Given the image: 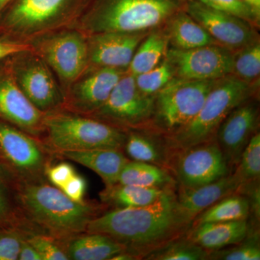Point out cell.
I'll return each instance as SVG.
<instances>
[{
  "mask_svg": "<svg viewBox=\"0 0 260 260\" xmlns=\"http://www.w3.org/2000/svg\"><path fill=\"white\" fill-rule=\"evenodd\" d=\"M191 224L170 189L146 206L107 210L90 222L85 233L110 237L138 259L185 235Z\"/></svg>",
  "mask_w": 260,
  "mask_h": 260,
  "instance_id": "obj_1",
  "label": "cell"
},
{
  "mask_svg": "<svg viewBox=\"0 0 260 260\" xmlns=\"http://www.w3.org/2000/svg\"><path fill=\"white\" fill-rule=\"evenodd\" d=\"M13 181L19 208L32 232L61 244L85 233L92 220L109 210L93 200L75 202L47 180Z\"/></svg>",
  "mask_w": 260,
  "mask_h": 260,
  "instance_id": "obj_2",
  "label": "cell"
},
{
  "mask_svg": "<svg viewBox=\"0 0 260 260\" xmlns=\"http://www.w3.org/2000/svg\"><path fill=\"white\" fill-rule=\"evenodd\" d=\"M189 0H90L82 13L88 31L138 32L165 25Z\"/></svg>",
  "mask_w": 260,
  "mask_h": 260,
  "instance_id": "obj_3",
  "label": "cell"
},
{
  "mask_svg": "<svg viewBox=\"0 0 260 260\" xmlns=\"http://www.w3.org/2000/svg\"><path fill=\"white\" fill-rule=\"evenodd\" d=\"M41 142L55 156L64 151L115 149L124 151L126 130L61 109L46 113Z\"/></svg>",
  "mask_w": 260,
  "mask_h": 260,
  "instance_id": "obj_4",
  "label": "cell"
},
{
  "mask_svg": "<svg viewBox=\"0 0 260 260\" xmlns=\"http://www.w3.org/2000/svg\"><path fill=\"white\" fill-rule=\"evenodd\" d=\"M251 84L234 75L218 79L194 119L180 129L166 137L172 155L179 151L215 139L217 130L229 113L251 99Z\"/></svg>",
  "mask_w": 260,
  "mask_h": 260,
  "instance_id": "obj_5",
  "label": "cell"
},
{
  "mask_svg": "<svg viewBox=\"0 0 260 260\" xmlns=\"http://www.w3.org/2000/svg\"><path fill=\"white\" fill-rule=\"evenodd\" d=\"M56 160L40 140L0 121V167L13 179L47 180L46 171Z\"/></svg>",
  "mask_w": 260,
  "mask_h": 260,
  "instance_id": "obj_6",
  "label": "cell"
},
{
  "mask_svg": "<svg viewBox=\"0 0 260 260\" xmlns=\"http://www.w3.org/2000/svg\"><path fill=\"white\" fill-rule=\"evenodd\" d=\"M218 80H198L173 78L155 97V113L158 125L168 133L192 120Z\"/></svg>",
  "mask_w": 260,
  "mask_h": 260,
  "instance_id": "obj_7",
  "label": "cell"
},
{
  "mask_svg": "<svg viewBox=\"0 0 260 260\" xmlns=\"http://www.w3.org/2000/svg\"><path fill=\"white\" fill-rule=\"evenodd\" d=\"M155 97L140 91L135 75H123L104 105L87 116L121 129L136 128L153 117Z\"/></svg>",
  "mask_w": 260,
  "mask_h": 260,
  "instance_id": "obj_8",
  "label": "cell"
},
{
  "mask_svg": "<svg viewBox=\"0 0 260 260\" xmlns=\"http://www.w3.org/2000/svg\"><path fill=\"white\" fill-rule=\"evenodd\" d=\"M169 170L179 186L189 188L209 184L232 173L215 138L174 152Z\"/></svg>",
  "mask_w": 260,
  "mask_h": 260,
  "instance_id": "obj_9",
  "label": "cell"
},
{
  "mask_svg": "<svg viewBox=\"0 0 260 260\" xmlns=\"http://www.w3.org/2000/svg\"><path fill=\"white\" fill-rule=\"evenodd\" d=\"M89 2L90 0H11L7 5H10V8L5 21L15 31L34 34L82 14Z\"/></svg>",
  "mask_w": 260,
  "mask_h": 260,
  "instance_id": "obj_10",
  "label": "cell"
},
{
  "mask_svg": "<svg viewBox=\"0 0 260 260\" xmlns=\"http://www.w3.org/2000/svg\"><path fill=\"white\" fill-rule=\"evenodd\" d=\"M165 56L175 78L213 80L233 73L234 52L218 44L190 49L172 47L167 49Z\"/></svg>",
  "mask_w": 260,
  "mask_h": 260,
  "instance_id": "obj_11",
  "label": "cell"
},
{
  "mask_svg": "<svg viewBox=\"0 0 260 260\" xmlns=\"http://www.w3.org/2000/svg\"><path fill=\"white\" fill-rule=\"evenodd\" d=\"M185 11L209 32L218 45L232 52L259 39L254 25L230 13L213 9L198 0H189Z\"/></svg>",
  "mask_w": 260,
  "mask_h": 260,
  "instance_id": "obj_12",
  "label": "cell"
},
{
  "mask_svg": "<svg viewBox=\"0 0 260 260\" xmlns=\"http://www.w3.org/2000/svg\"><path fill=\"white\" fill-rule=\"evenodd\" d=\"M39 51L61 80L74 81L88 64V42L80 32L67 30L44 38L39 42Z\"/></svg>",
  "mask_w": 260,
  "mask_h": 260,
  "instance_id": "obj_13",
  "label": "cell"
},
{
  "mask_svg": "<svg viewBox=\"0 0 260 260\" xmlns=\"http://www.w3.org/2000/svg\"><path fill=\"white\" fill-rule=\"evenodd\" d=\"M259 108L251 99L233 109L219 126L215 140L229 169H236L246 145L257 132Z\"/></svg>",
  "mask_w": 260,
  "mask_h": 260,
  "instance_id": "obj_14",
  "label": "cell"
},
{
  "mask_svg": "<svg viewBox=\"0 0 260 260\" xmlns=\"http://www.w3.org/2000/svg\"><path fill=\"white\" fill-rule=\"evenodd\" d=\"M15 80L34 107L44 114L62 107L64 97L45 61L34 56L25 58L17 69Z\"/></svg>",
  "mask_w": 260,
  "mask_h": 260,
  "instance_id": "obj_15",
  "label": "cell"
},
{
  "mask_svg": "<svg viewBox=\"0 0 260 260\" xmlns=\"http://www.w3.org/2000/svg\"><path fill=\"white\" fill-rule=\"evenodd\" d=\"M149 31L93 34L88 42L89 60L99 68H129L137 48Z\"/></svg>",
  "mask_w": 260,
  "mask_h": 260,
  "instance_id": "obj_16",
  "label": "cell"
},
{
  "mask_svg": "<svg viewBox=\"0 0 260 260\" xmlns=\"http://www.w3.org/2000/svg\"><path fill=\"white\" fill-rule=\"evenodd\" d=\"M122 75L121 70L99 68L75 84L63 103L66 111L83 116L93 114L107 102Z\"/></svg>",
  "mask_w": 260,
  "mask_h": 260,
  "instance_id": "obj_17",
  "label": "cell"
},
{
  "mask_svg": "<svg viewBox=\"0 0 260 260\" xmlns=\"http://www.w3.org/2000/svg\"><path fill=\"white\" fill-rule=\"evenodd\" d=\"M0 116L29 135L40 140L45 114L34 107L14 78L0 80Z\"/></svg>",
  "mask_w": 260,
  "mask_h": 260,
  "instance_id": "obj_18",
  "label": "cell"
},
{
  "mask_svg": "<svg viewBox=\"0 0 260 260\" xmlns=\"http://www.w3.org/2000/svg\"><path fill=\"white\" fill-rule=\"evenodd\" d=\"M242 183L233 172L205 185L191 188L179 186L176 196L181 210L193 221L200 213L218 200L239 192Z\"/></svg>",
  "mask_w": 260,
  "mask_h": 260,
  "instance_id": "obj_19",
  "label": "cell"
},
{
  "mask_svg": "<svg viewBox=\"0 0 260 260\" xmlns=\"http://www.w3.org/2000/svg\"><path fill=\"white\" fill-rule=\"evenodd\" d=\"M248 219L191 225L185 237L210 251L234 246L245 239L249 231Z\"/></svg>",
  "mask_w": 260,
  "mask_h": 260,
  "instance_id": "obj_20",
  "label": "cell"
},
{
  "mask_svg": "<svg viewBox=\"0 0 260 260\" xmlns=\"http://www.w3.org/2000/svg\"><path fill=\"white\" fill-rule=\"evenodd\" d=\"M124 151L115 149H93L56 154L57 160H69L96 173L106 186L117 184L119 175L129 159Z\"/></svg>",
  "mask_w": 260,
  "mask_h": 260,
  "instance_id": "obj_21",
  "label": "cell"
},
{
  "mask_svg": "<svg viewBox=\"0 0 260 260\" xmlns=\"http://www.w3.org/2000/svg\"><path fill=\"white\" fill-rule=\"evenodd\" d=\"M62 246L69 260H112L126 251L124 246L110 237L88 233L70 238Z\"/></svg>",
  "mask_w": 260,
  "mask_h": 260,
  "instance_id": "obj_22",
  "label": "cell"
},
{
  "mask_svg": "<svg viewBox=\"0 0 260 260\" xmlns=\"http://www.w3.org/2000/svg\"><path fill=\"white\" fill-rule=\"evenodd\" d=\"M165 25L169 43H172L173 48L190 49L218 44L209 32L185 10L174 15Z\"/></svg>",
  "mask_w": 260,
  "mask_h": 260,
  "instance_id": "obj_23",
  "label": "cell"
},
{
  "mask_svg": "<svg viewBox=\"0 0 260 260\" xmlns=\"http://www.w3.org/2000/svg\"><path fill=\"white\" fill-rule=\"evenodd\" d=\"M124 152L129 160L148 162L169 171L172 153L166 140L160 141L145 133L126 130Z\"/></svg>",
  "mask_w": 260,
  "mask_h": 260,
  "instance_id": "obj_24",
  "label": "cell"
},
{
  "mask_svg": "<svg viewBox=\"0 0 260 260\" xmlns=\"http://www.w3.org/2000/svg\"><path fill=\"white\" fill-rule=\"evenodd\" d=\"M168 189L126 185L119 183L105 189L99 193L102 203L109 209H123L144 207L151 204Z\"/></svg>",
  "mask_w": 260,
  "mask_h": 260,
  "instance_id": "obj_25",
  "label": "cell"
},
{
  "mask_svg": "<svg viewBox=\"0 0 260 260\" xmlns=\"http://www.w3.org/2000/svg\"><path fill=\"white\" fill-rule=\"evenodd\" d=\"M118 183L167 189H174L177 182L167 169L148 162L129 160L123 168Z\"/></svg>",
  "mask_w": 260,
  "mask_h": 260,
  "instance_id": "obj_26",
  "label": "cell"
},
{
  "mask_svg": "<svg viewBox=\"0 0 260 260\" xmlns=\"http://www.w3.org/2000/svg\"><path fill=\"white\" fill-rule=\"evenodd\" d=\"M169 44L166 28L149 31L135 51L129 66L130 73L135 76L153 69L166 55Z\"/></svg>",
  "mask_w": 260,
  "mask_h": 260,
  "instance_id": "obj_27",
  "label": "cell"
},
{
  "mask_svg": "<svg viewBox=\"0 0 260 260\" xmlns=\"http://www.w3.org/2000/svg\"><path fill=\"white\" fill-rule=\"evenodd\" d=\"M250 203L246 195L235 193L218 200L203 210L193 220L191 225L213 222L231 221L249 218Z\"/></svg>",
  "mask_w": 260,
  "mask_h": 260,
  "instance_id": "obj_28",
  "label": "cell"
},
{
  "mask_svg": "<svg viewBox=\"0 0 260 260\" xmlns=\"http://www.w3.org/2000/svg\"><path fill=\"white\" fill-rule=\"evenodd\" d=\"M0 226L32 234L17 201L13 178L0 167Z\"/></svg>",
  "mask_w": 260,
  "mask_h": 260,
  "instance_id": "obj_29",
  "label": "cell"
},
{
  "mask_svg": "<svg viewBox=\"0 0 260 260\" xmlns=\"http://www.w3.org/2000/svg\"><path fill=\"white\" fill-rule=\"evenodd\" d=\"M209 252L191 242L185 235L150 251L143 256L147 260H205Z\"/></svg>",
  "mask_w": 260,
  "mask_h": 260,
  "instance_id": "obj_30",
  "label": "cell"
},
{
  "mask_svg": "<svg viewBox=\"0 0 260 260\" xmlns=\"http://www.w3.org/2000/svg\"><path fill=\"white\" fill-rule=\"evenodd\" d=\"M250 225V224H249ZM232 247L210 251L208 259L259 260V233L257 228L249 226V233L242 242Z\"/></svg>",
  "mask_w": 260,
  "mask_h": 260,
  "instance_id": "obj_31",
  "label": "cell"
},
{
  "mask_svg": "<svg viewBox=\"0 0 260 260\" xmlns=\"http://www.w3.org/2000/svg\"><path fill=\"white\" fill-rule=\"evenodd\" d=\"M234 172L242 186L259 182L260 177V134L256 132L242 152Z\"/></svg>",
  "mask_w": 260,
  "mask_h": 260,
  "instance_id": "obj_32",
  "label": "cell"
},
{
  "mask_svg": "<svg viewBox=\"0 0 260 260\" xmlns=\"http://www.w3.org/2000/svg\"><path fill=\"white\" fill-rule=\"evenodd\" d=\"M260 43L259 39L234 52L233 75L247 83L259 78Z\"/></svg>",
  "mask_w": 260,
  "mask_h": 260,
  "instance_id": "obj_33",
  "label": "cell"
},
{
  "mask_svg": "<svg viewBox=\"0 0 260 260\" xmlns=\"http://www.w3.org/2000/svg\"><path fill=\"white\" fill-rule=\"evenodd\" d=\"M137 86L142 93L155 96L169 82L175 78L172 65L165 58L153 69L135 75Z\"/></svg>",
  "mask_w": 260,
  "mask_h": 260,
  "instance_id": "obj_34",
  "label": "cell"
},
{
  "mask_svg": "<svg viewBox=\"0 0 260 260\" xmlns=\"http://www.w3.org/2000/svg\"><path fill=\"white\" fill-rule=\"evenodd\" d=\"M213 9L235 15L257 28L259 26L260 13L244 0H198Z\"/></svg>",
  "mask_w": 260,
  "mask_h": 260,
  "instance_id": "obj_35",
  "label": "cell"
},
{
  "mask_svg": "<svg viewBox=\"0 0 260 260\" xmlns=\"http://www.w3.org/2000/svg\"><path fill=\"white\" fill-rule=\"evenodd\" d=\"M28 236L19 229L0 226V260H18L21 243Z\"/></svg>",
  "mask_w": 260,
  "mask_h": 260,
  "instance_id": "obj_36",
  "label": "cell"
},
{
  "mask_svg": "<svg viewBox=\"0 0 260 260\" xmlns=\"http://www.w3.org/2000/svg\"><path fill=\"white\" fill-rule=\"evenodd\" d=\"M26 240L37 249L43 260H69L61 243L49 236L31 234Z\"/></svg>",
  "mask_w": 260,
  "mask_h": 260,
  "instance_id": "obj_37",
  "label": "cell"
},
{
  "mask_svg": "<svg viewBox=\"0 0 260 260\" xmlns=\"http://www.w3.org/2000/svg\"><path fill=\"white\" fill-rule=\"evenodd\" d=\"M76 174L74 167L68 162H53L46 171V177L50 184L61 189L64 184Z\"/></svg>",
  "mask_w": 260,
  "mask_h": 260,
  "instance_id": "obj_38",
  "label": "cell"
},
{
  "mask_svg": "<svg viewBox=\"0 0 260 260\" xmlns=\"http://www.w3.org/2000/svg\"><path fill=\"white\" fill-rule=\"evenodd\" d=\"M87 189V181L85 178L75 174L70 179L61 190L70 199L75 202H83L85 200V191Z\"/></svg>",
  "mask_w": 260,
  "mask_h": 260,
  "instance_id": "obj_39",
  "label": "cell"
},
{
  "mask_svg": "<svg viewBox=\"0 0 260 260\" xmlns=\"http://www.w3.org/2000/svg\"><path fill=\"white\" fill-rule=\"evenodd\" d=\"M28 50V47L25 44L0 40V59Z\"/></svg>",
  "mask_w": 260,
  "mask_h": 260,
  "instance_id": "obj_40",
  "label": "cell"
},
{
  "mask_svg": "<svg viewBox=\"0 0 260 260\" xmlns=\"http://www.w3.org/2000/svg\"><path fill=\"white\" fill-rule=\"evenodd\" d=\"M18 259L43 260L42 256L38 252L37 249L26 240V238L24 239L21 243L20 252H19Z\"/></svg>",
  "mask_w": 260,
  "mask_h": 260,
  "instance_id": "obj_41",
  "label": "cell"
},
{
  "mask_svg": "<svg viewBox=\"0 0 260 260\" xmlns=\"http://www.w3.org/2000/svg\"><path fill=\"white\" fill-rule=\"evenodd\" d=\"M244 1L249 3L254 9L260 13V0H244Z\"/></svg>",
  "mask_w": 260,
  "mask_h": 260,
  "instance_id": "obj_42",
  "label": "cell"
},
{
  "mask_svg": "<svg viewBox=\"0 0 260 260\" xmlns=\"http://www.w3.org/2000/svg\"><path fill=\"white\" fill-rule=\"evenodd\" d=\"M10 2H11V0H0V11L4 10Z\"/></svg>",
  "mask_w": 260,
  "mask_h": 260,
  "instance_id": "obj_43",
  "label": "cell"
}]
</instances>
